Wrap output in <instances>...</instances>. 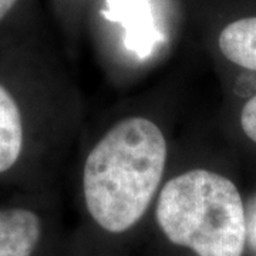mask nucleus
<instances>
[{
    "instance_id": "nucleus-5",
    "label": "nucleus",
    "mask_w": 256,
    "mask_h": 256,
    "mask_svg": "<svg viewBox=\"0 0 256 256\" xmlns=\"http://www.w3.org/2000/svg\"><path fill=\"white\" fill-rule=\"evenodd\" d=\"M23 150V121L18 102L0 84V174L18 162Z\"/></svg>"
},
{
    "instance_id": "nucleus-4",
    "label": "nucleus",
    "mask_w": 256,
    "mask_h": 256,
    "mask_svg": "<svg viewBox=\"0 0 256 256\" xmlns=\"http://www.w3.org/2000/svg\"><path fill=\"white\" fill-rule=\"evenodd\" d=\"M218 48L232 66L256 73V16L228 23L218 36Z\"/></svg>"
},
{
    "instance_id": "nucleus-7",
    "label": "nucleus",
    "mask_w": 256,
    "mask_h": 256,
    "mask_svg": "<svg viewBox=\"0 0 256 256\" xmlns=\"http://www.w3.org/2000/svg\"><path fill=\"white\" fill-rule=\"evenodd\" d=\"M248 246L256 255V194L246 204Z\"/></svg>"
},
{
    "instance_id": "nucleus-6",
    "label": "nucleus",
    "mask_w": 256,
    "mask_h": 256,
    "mask_svg": "<svg viewBox=\"0 0 256 256\" xmlns=\"http://www.w3.org/2000/svg\"><path fill=\"white\" fill-rule=\"evenodd\" d=\"M238 126L240 134L256 146V92L242 102L238 112Z\"/></svg>"
},
{
    "instance_id": "nucleus-1",
    "label": "nucleus",
    "mask_w": 256,
    "mask_h": 256,
    "mask_svg": "<svg viewBox=\"0 0 256 256\" xmlns=\"http://www.w3.org/2000/svg\"><path fill=\"white\" fill-rule=\"evenodd\" d=\"M168 158L164 132L146 117L117 122L92 146L82 195L92 220L110 234L134 228L156 196Z\"/></svg>"
},
{
    "instance_id": "nucleus-8",
    "label": "nucleus",
    "mask_w": 256,
    "mask_h": 256,
    "mask_svg": "<svg viewBox=\"0 0 256 256\" xmlns=\"http://www.w3.org/2000/svg\"><path fill=\"white\" fill-rule=\"evenodd\" d=\"M18 0H0V22L10 13Z\"/></svg>"
},
{
    "instance_id": "nucleus-2",
    "label": "nucleus",
    "mask_w": 256,
    "mask_h": 256,
    "mask_svg": "<svg viewBox=\"0 0 256 256\" xmlns=\"http://www.w3.org/2000/svg\"><path fill=\"white\" fill-rule=\"evenodd\" d=\"M156 220L171 244L196 256H244L246 204L234 180L196 168L176 175L158 195Z\"/></svg>"
},
{
    "instance_id": "nucleus-3",
    "label": "nucleus",
    "mask_w": 256,
    "mask_h": 256,
    "mask_svg": "<svg viewBox=\"0 0 256 256\" xmlns=\"http://www.w3.org/2000/svg\"><path fill=\"white\" fill-rule=\"evenodd\" d=\"M42 236V220L33 210H0V256H32Z\"/></svg>"
}]
</instances>
